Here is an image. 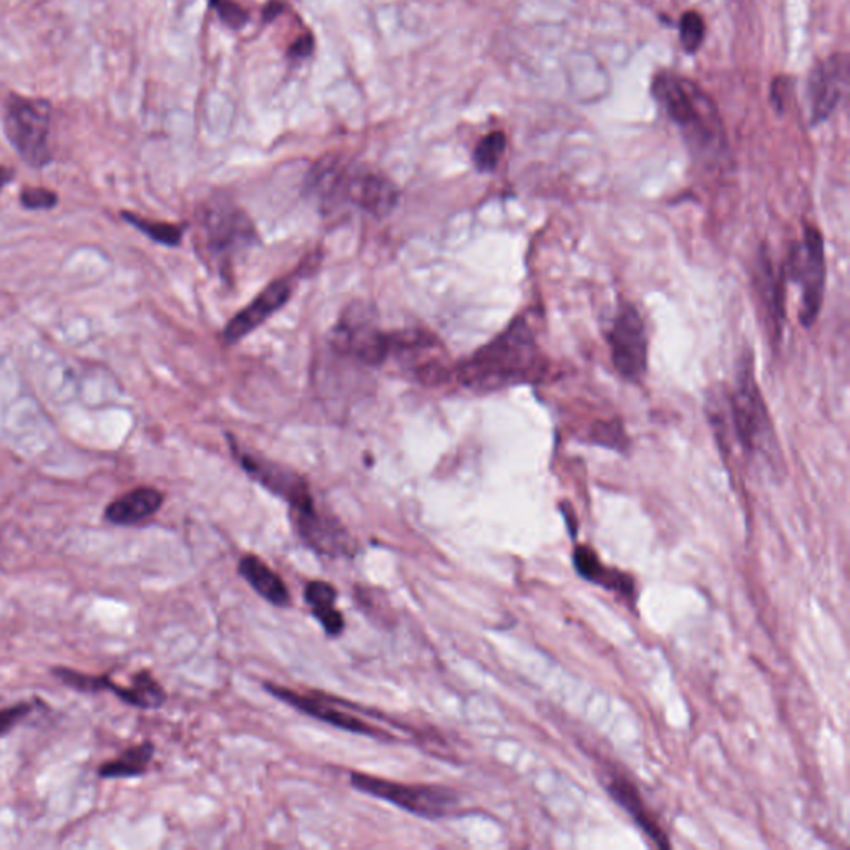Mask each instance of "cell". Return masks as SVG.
<instances>
[{
    "label": "cell",
    "mask_w": 850,
    "mask_h": 850,
    "mask_svg": "<svg viewBox=\"0 0 850 850\" xmlns=\"http://www.w3.org/2000/svg\"><path fill=\"white\" fill-rule=\"evenodd\" d=\"M546 359L526 319H517L499 338L477 351L459 369L466 388L492 392L542 378Z\"/></svg>",
    "instance_id": "obj_1"
},
{
    "label": "cell",
    "mask_w": 850,
    "mask_h": 850,
    "mask_svg": "<svg viewBox=\"0 0 850 850\" xmlns=\"http://www.w3.org/2000/svg\"><path fill=\"white\" fill-rule=\"evenodd\" d=\"M308 187L324 210L351 204L372 217L384 218L399 201V190L389 178L358 167L341 154L321 158L309 173Z\"/></svg>",
    "instance_id": "obj_2"
},
{
    "label": "cell",
    "mask_w": 850,
    "mask_h": 850,
    "mask_svg": "<svg viewBox=\"0 0 850 850\" xmlns=\"http://www.w3.org/2000/svg\"><path fill=\"white\" fill-rule=\"evenodd\" d=\"M653 97L678 127L694 157L716 160L726 150V133L714 102L680 73L661 72L654 77Z\"/></svg>",
    "instance_id": "obj_3"
},
{
    "label": "cell",
    "mask_w": 850,
    "mask_h": 850,
    "mask_svg": "<svg viewBox=\"0 0 850 850\" xmlns=\"http://www.w3.org/2000/svg\"><path fill=\"white\" fill-rule=\"evenodd\" d=\"M52 106L43 99L10 93L3 113V132L26 163L43 168L52 161L50 148Z\"/></svg>",
    "instance_id": "obj_4"
},
{
    "label": "cell",
    "mask_w": 850,
    "mask_h": 850,
    "mask_svg": "<svg viewBox=\"0 0 850 850\" xmlns=\"http://www.w3.org/2000/svg\"><path fill=\"white\" fill-rule=\"evenodd\" d=\"M729 416L736 439L751 452H768L774 446L771 419L756 382L751 356H742L734 389L729 394Z\"/></svg>",
    "instance_id": "obj_5"
},
{
    "label": "cell",
    "mask_w": 850,
    "mask_h": 850,
    "mask_svg": "<svg viewBox=\"0 0 850 850\" xmlns=\"http://www.w3.org/2000/svg\"><path fill=\"white\" fill-rule=\"evenodd\" d=\"M349 781L358 791L374 796L381 801L391 802L404 809L406 812L429 819V821L446 818L457 802L456 792L440 786L401 784V782L388 781V779L361 774V772H352Z\"/></svg>",
    "instance_id": "obj_6"
},
{
    "label": "cell",
    "mask_w": 850,
    "mask_h": 850,
    "mask_svg": "<svg viewBox=\"0 0 850 850\" xmlns=\"http://www.w3.org/2000/svg\"><path fill=\"white\" fill-rule=\"evenodd\" d=\"M203 243L211 257L231 260L254 243V228L250 218L228 201L204 204L200 214Z\"/></svg>",
    "instance_id": "obj_7"
},
{
    "label": "cell",
    "mask_w": 850,
    "mask_h": 850,
    "mask_svg": "<svg viewBox=\"0 0 850 850\" xmlns=\"http://www.w3.org/2000/svg\"><path fill=\"white\" fill-rule=\"evenodd\" d=\"M792 280L801 284V322L811 328L822 308L826 289V251L821 231L806 224L802 247L791 258Z\"/></svg>",
    "instance_id": "obj_8"
},
{
    "label": "cell",
    "mask_w": 850,
    "mask_h": 850,
    "mask_svg": "<svg viewBox=\"0 0 850 850\" xmlns=\"http://www.w3.org/2000/svg\"><path fill=\"white\" fill-rule=\"evenodd\" d=\"M608 344L618 374L630 382L641 381L648 369V334L643 318L630 302L620 306Z\"/></svg>",
    "instance_id": "obj_9"
},
{
    "label": "cell",
    "mask_w": 850,
    "mask_h": 850,
    "mask_svg": "<svg viewBox=\"0 0 850 850\" xmlns=\"http://www.w3.org/2000/svg\"><path fill=\"white\" fill-rule=\"evenodd\" d=\"M332 344L336 351L366 366H379L391 356V334L382 332L366 311H351L336 326Z\"/></svg>",
    "instance_id": "obj_10"
},
{
    "label": "cell",
    "mask_w": 850,
    "mask_h": 850,
    "mask_svg": "<svg viewBox=\"0 0 850 850\" xmlns=\"http://www.w3.org/2000/svg\"><path fill=\"white\" fill-rule=\"evenodd\" d=\"M289 513L302 542L319 556L338 559V557H351L354 553V543L344 527L332 517L319 512L314 502L298 509H289Z\"/></svg>",
    "instance_id": "obj_11"
},
{
    "label": "cell",
    "mask_w": 850,
    "mask_h": 850,
    "mask_svg": "<svg viewBox=\"0 0 850 850\" xmlns=\"http://www.w3.org/2000/svg\"><path fill=\"white\" fill-rule=\"evenodd\" d=\"M846 79H848V59L844 56H832L816 67L809 77V102H811L812 123L828 119L842 93H844Z\"/></svg>",
    "instance_id": "obj_12"
},
{
    "label": "cell",
    "mask_w": 850,
    "mask_h": 850,
    "mask_svg": "<svg viewBox=\"0 0 850 850\" xmlns=\"http://www.w3.org/2000/svg\"><path fill=\"white\" fill-rule=\"evenodd\" d=\"M240 460L243 469L247 470L254 480H258L261 486L267 487L271 493L286 500L289 509L304 506V503L314 500L312 499L308 482H306L301 476H298V473L291 472V470L284 469V467L277 466V463L268 462V460L248 456V453H243Z\"/></svg>",
    "instance_id": "obj_13"
},
{
    "label": "cell",
    "mask_w": 850,
    "mask_h": 850,
    "mask_svg": "<svg viewBox=\"0 0 850 850\" xmlns=\"http://www.w3.org/2000/svg\"><path fill=\"white\" fill-rule=\"evenodd\" d=\"M264 687L278 700L283 701V703L289 704L291 708L298 709V711L304 712V714L319 719V721H324L326 724L346 729V731L358 732V734L372 736V738L389 739L388 734L379 731L374 726L368 724V722L361 721V719L348 714V712L329 707L324 701L314 700L311 697H302V694L294 693L289 688L277 687V684L267 683Z\"/></svg>",
    "instance_id": "obj_14"
},
{
    "label": "cell",
    "mask_w": 850,
    "mask_h": 850,
    "mask_svg": "<svg viewBox=\"0 0 850 850\" xmlns=\"http://www.w3.org/2000/svg\"><path fill=\"white\" fill-rule=\"evenodd\" d=\"M291 296V288L286 281H274L251 302L247 308L241 309L224 329V339L228 342H238L244 336L260 328L268 318L274 314L278 309L283 308Z\"/></svg>",
    "instance_id": "obj_15"
},
{
    "label": "cell",
    "mask_w": 850,
    "mask_h": 850,
    "mask_svg": "<svg viewBox=\"0 0 850 850\" xmlns=\"http://www.w3.org/2000/svg\"><path fill=\"white\" fill-rule=\"evenodd\" d=\"M163 506V493L153 487H139L113 500L106 510V519L116 526H139L153 517Z\"/></svg>",
    "instance_id": "obj_16"
},
{
    "label": "cell",
    "mask_w": 850,
    "mask_h": 850,
    "mask_svg": "<svg viewBox=\"0 0 850 850\" xmlns=\"http://www.w3.org/2000/svg\"><path fill=\"white\" fill-rule=\"evenodd\" d=\"M238 573L251 584L254 591L268 603L274 604V607L286 608L291 604V593H289L288 587L283 581V578L271 570L260 557L244 556L241 559L240 566H238Z\"/></svg>",
    "instance_id": "obj_17"
},
{
    "label": "cell",
    "mask_w": 850,
    "mask_h": 850,
    "mask_svg": "<svg viewBox=\"0 0 850 850\" xmlns=\"http://www.w3.org/2000/svg\"><path fill=\"white\" fill-rule=\"evenodd\" d=\"M304 598L311 607V613L329 637H339L344 631V617L336 608L338 590L331 583L321 580L309 581Z\"/></svg>",
    "instance_id": "obj_18"
},
{
    "label": "cell",
    "mask_w": 850,
    "mask_h": 850,
    "mask_svg": "<svg viewBox=\"0 0 850 850\" xmlns=\"http://www.w3.org/2000/svg\"><path fill=\"white\" fill-rule=\"evenodd\" d=\"M574 567L578 573L593 583L601 584L608 590L618 591L624 597H631L634 593V583L628 574L621 571L610 570L598 560L597 553L588 547H578L574 550Z\"/></svg>",
    "instance_id": "obj_19"
},
{
    "label": "cell",
    "mask_w": 850,
    "mask_h": 850,
    "mask_svg": "<svg viewBox=\"0 0 850 850\" xmlns=\"http://www.w3.org/2000/svg\"><path fill=\"white\" fill-rule=\"evenodd\" d=\"M610 792L611 796H613V798L617 799V801L620 802L631 816H633L638 826H641V829H643V831L647 832L660 848H668L667 838H664L663 832L658 829V826L654 824L653 819L648 816L647 808H644L643 802H641L640 794H638L637 789H634L633 786H630V782L614 779V781L610 782Z\"/></svg>",
    "instance_id": "obj_20"
},
{
    "label": "cell",
    "mask_w": 850,
    "mask_h": 850,
    "mask_svg": "<svg viewBox=\"0 0 850 850\" xmlns=\"http://www.w3.org/2000/svg\"><path fill=\"white\" fill-rule=\"evenodd\" d=\"M153 752L154 748L151 742H143V744L136 746V748L127 749L119 758L106 762L100 768L99 774L107 779L137 778V776H142L147 772L148 764H150L151 758H153Z\"/></svg>",
    "instance_id": "obj_21"
},
{
    "label": "cell",
    "mask_w": 850,
    "mask_h": 850,
    "mask_svg": "<svg viewBox=\"0 0 850 850\" xmlns=\"http://www.w3.org/2000/svg\"><path fill=\"white\" fill-rule=\"evenodd\" d=\"M506 147L507 139L502 132H492L483 137L473 151V163H476L477 170L482 171V173H490V171L496 170Z\"/></svg>",
    "instance_id": "obj_22"
},
{
    "label": "cell",
    "mask_w": 850,
    "mask_h": 850,
    "mask_svg": "<svg viewBox=\"0 0 850 850\" xmlns=\"http://www.w3.org/2000/svg\"><path fill=\"white\" fill-rule=\"evenodd\" d=\"M133 707L143 709L160 708L167 700L163 688L148 671H140L132 680Z\"/></svg>",
    "instance_id": "obj_23"
},
{
    "label": "cell",
    "mask_w": 850,
    "mask_h": 850,
    "mask_svg": "<svg viewBox=\"0 0 850 850\" xmlns=\"http://www.w3.org/2000/svg\"><path fill=\"white\" fill-rule=\"evenodd\" d=\"M122 217L126 221L142 231V233L150 237L151 240L157 243L167 244V247H177L181 241V230L174 224L160 223V221L144 220V218L137 217L133 213H127L123 211Z\"/></svg>",
    "instance_id": "obj_24"
},
{
    "label": "cell",
    "mask_w": 850,
    "mask_h": 850,
    "mask_svg": "<svg viewBox=\"0 0 850 850\" xmlns=\"http://www.w3.org/2000/svg\"><path fill=\"white\" fill-rule=\"evenodd\" d=\"M704 33V20L698 12H687L680 20V39L681 46L684 47L688 53H694L703 46Z\"/></svg>",
    "instance_id": "obj_25"
},
{
    "label": "cell",
    "mask_w": 850,
    "mask_h": 850,
    "mask_svg": "<svg viewBox=\"0 0 850 850\" xmlns=\"http://www.w3.org/2000/svg\"><path fill=\"white\" fill-rule=\"evenodd\" d=\"M20 203L27 210H52L59 203V197L47 188H26L20 193Z\"/></svg>",
    "instance_id": "obj_26"
},
{
    "label": "cell",
    "mask_w": 850,
    "mask_h": 850,
    "mask_svg": "<svg viewBox=\"0 0 850 850\" xmlns=\"http://www.w3.org/2000/svg\"><path fill=\"white\" fill-rule=\"evenodd\" d=\"M591 439H593L594 443L614 447V449H623L627 446V439H624V432L621 429L620 422H598L594 429L591 430Z\"/></svg>",
    "instance_id": "obj_27"
},
{
    "label": "cell",
    "mask_w": 850,
    "mask_h": 850,
    "mask_svg": "<svg viewBox=\"0 0 850 850\" xmlns=\"http://www.w3.org/2000/svg\"><path fill=\"white\" fill-rule=\"evenodd\" d=\"M210 3L218 10V16L227 26L240 29L248 22L247 10L241 9L238 3L230 2V0H210Z\"/></svg>",
    "instance_id": "obj_28"
},
{
    "label": "cell",
    "mask_w": 850,
    "mask_h": 850,
    "mask_svg": "<svg viewBox=\"0 0 850 850\" xmlns=\"http://www.w3.org/2000/svg\"><path fill=\"white\" fill-rule=\"evenodd\" d=\"M32 708L30 703H20L16 707L0 709V738L12 731L32 711Z\"/></svg>",
    "instance_id": "obj_29"
},
{
    "label": "cell",
    "mask_w": 850,
    "mask_h": 850,
    "mask_svg": "<svg viewBox=\"0 0 850 850\" xmlns=\"http://www.w3.org/2000/svg\"><path fill=\"white\" fill-rule=\"evenodd\" d=\"M312 46H314V42H312V37L308 33V36L298 39V42L289 49V53L296 57V59H302V57H308L312 52Z\"/></svg>",
    "instance_id": "obj_30"
},
{
    "label": "cell",
    "mask_w": 850,
    "mask_h": 850,
    "mask_svg": "<svg viewBox=\"0 0 850 850\" xmlns=\"http://www.w3.org/2000/svg\"><path fill=\"white\" fill-rule=\"evenodd\" d=\"M12 177L13 171L10 170V168L3 167V164H0V191H2L3 187L12 180Z\"/></svg>",
    "instance_id": "obj_31"
},
{
    "label": "cell",
    "mask_w": 850,
    "mask_h": 850,
    "mask_svg": "<svg viewBox=\"0 0 850 850\" xmlns=\"http://www.w3.org/2000/svg\"><path fill=\"white\" fill-rule=\"evenodd\" d=\"M280 10H283V3L273 0V2H270V6L267 7V10H264V16H267V19H271V17H277Z\"/></svg>",
    "instance_id": "obj_32"
}]
</instances>
